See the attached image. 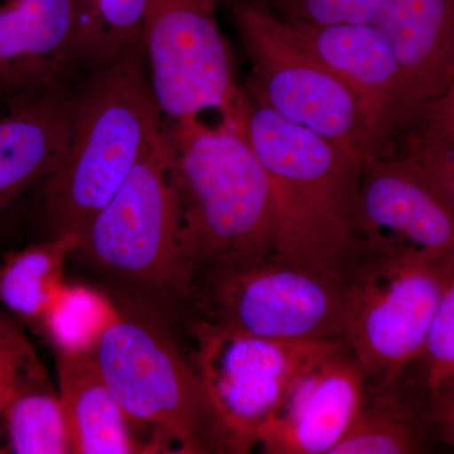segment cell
I'll return each mask as SVG.
<instances>
[{
    "label": "cell",
    "instance_id": "6da1fadb",
    "mask_svg": "<svg viewBox=\"0 0 454 454\" xmlns=\"http://www.w3.org/2000/svg\"><path fill=\"white\" fill-rule=\"evenodd\" d=\"M167 134L181 220L179 289L277 254L273 193L244 128L190 115L167 121Z\"/></svg>",
    "mask_w": 454,
    "mask_h": 454
},
{
    "label": "cell",
    "instance_id": "7a4b0ae2",
    "mask_svg": "<svg viewBox=\"0 0 454 454\" xmlns=\"http://www.w3.org/2000/svg\"><path fill=\"white\" fill-rule=\"evenodd\" d=\"M94 71L73 98L64 152L41 186L50 236L82 238L131 170L167 137L143 47Z\"/></svg>",
    "mask_w": 454,
    "mask_h": 454
},
{
    "label": "cell",
    "instance_id": "3957f363",
    "mask_svg": "<svg viewBox=\"0 0 454 454\" xmlns=\"http://www.w3.org/2000/svg\"><path fill=\"white\" fill-rule=\"evenodd\" d=\"M247 95L244 130L273 193L277 254L349 273L364 256L360 207L365 160Z\"/></svg>",
    "mask_w": 454,
    "mask_h": 454
},
{
    "label": "cell",
    "instance_id": "277c9868",
    "mask_svg": "<svg viewBox=\"0 0 454 454\" xmlns=\"http://www.w3.org/2000/svg\"><path fill=\"white\" fill-rule=\"evenodd\" d=\"M92 356L134 426L154 429L181 453L221 450L201 379L160 328L118 312Z\"/></svg>",
    "mask_w": 454,
    "mask_h": 454
},
{
    "label": "cell",
    "instance_id": "5b68a950",
    "mask_svg": "<svg viewBox=\"0 0 454 454\" xmlns=\"http://www.w3.org/2000/svg\"><path fill=\"white\" fill-rule=\"evenodd\" d=\"M453 268L454 256L366 255L351 269L343 340L367 387H394L417 363Z\"/></svg>",
    "mask_w": 454,
    "mask_h": 454
},
{
    "label": "cell",
    "instance_id": "8992f818",
    "mask_svg": "<svg viewBox=\"0 0 454 454\" xmlns=\"http://www.w3.org/2000/svg\"><path fill=\"white\" fill-rule=\"evenodd\" d=\"M232 14L252 67L244 89L253 98L349 153L380 157L356 98L283 20L250 0L236 2Z\"/></svg>",
    "mask_w": 454,
    "mask_h": 454
},
{
    "label": "cell",
    "instance_id": "52a82bcc",
    "mask_svg": "<svg viewBox=\"0 0 454 454\" xmlns=\"http://www.w3.org/2000/svg\"><path fill=\"white\" fill-rule=\"evenodd\" d=\"M212 322L286 342L343 340L349 273L273 254L203 286Z\"/></svg>",
    "mask_w": 454,
    "mask_h": 454
},
{
    "label": "cell",
    "instance_id": "ba28073f",
    "mask_svg": "<svg viewBox=\"0 0 454 454\" xmlns=\"http://www.w3.org/2000/svg\"><path fill=\"white\" fill-rule=\"evenodd\" d=\"M143 50L166 121L215 110L221 121L244 127L247 95L236 82L217 0H149Z\"/></svg>",
    "mask_w": 454,
    "mask_h": 454
},
{
    "label": "cell",
    "instance_id": "9c48e42d",
    "mask_svg": "<svg viewBox=\"0 0 454 454\" xmlns=\"http://www.w3.org/2000/svg\"><path fill=\"white\" fill-rule=\"evenodd\" d=\"M195 369L221 452L249 453L301 366L322 342L262 339L216 322L196 327Z\"/></svg>",
    "mask_w": 454,
    "mask_h": 454
},
{
    "label": "cell",
    "instance_id": "30bf717a",
    "mask_svg": "<svg viewBox=\"0 0 454 454\" xmlns=\"http://www.w3.org/2000/svg\"><path fill=\"white\" fill-rule=\"evenodd\" d=\"M79 249L131 282L181 284V220L168 134L82 232Z\"/></svg>",
    "mask_w": 454,
    "mask_h": 454
},
{
    "label": "cell",
    "instance_id": "8fae6325",
    "mask_svg": "<svg viewBox=\"0 0 454 454\" xmlns=\"http://www.w3.org/2000/svg\"><path fill=\"white\" fill-rule=\"evenodd\" d=\"M360 214L364 256H454V212L404 154L365 158Z\"/></svg>",
    "mask_w": 454,
    "mask_h": 454
},
{
    "label": "cell",
    "instance_id": "7c38bea8",
    "mask_svg": "<svg viewBox=\"0 0 454 454\" xmlns=\"http://www.w3.org/2000/svg\"><path fill=\"white\" fill-rule=\"evenodd\" d=\"M366 390L365 372L346 340H325L293 379L258 446L269 454H331Z\"/></svg>",
    "mask_w": 454,
    "mask_h": 454
},
{
    "label": "cell",
    "instance_id": "4fadbf2b",
    "mask_svg": "<svg viewBox=\"0 0 454 454\" xmlns=\"http://www.w3.org/2000/svg\"><path fill=\"white\" fill-rule=\"evenodd\" d=\"M284 23L307 50L348 86L356 98L380 157L394 155L391 139L402 125V80L395 53L387 35L372 23Z\"/></svg>",
    "mask_w": 454,
    "mask_h": 454
},
{
    "label": "cell",
    "instance_id": "5bb4252c",
    "mask_svg": "<svg viewBox=\"0 0 454 454\" xmlns=\"http://www.w3.org/2000/svg\"><path fill=\"white\" fill-rule=\"evenodd\" d=\"M372 25L395 53L405 130L454 83V0H382Z\"/></svg>",
    "mask_w": 454,
    "mask_h": 454
},
{
    "label": "cell",
    "instance_id": "9a60e30c",
    "mask_svg": "<svg viewBox=\"0 0 454 454\" xmlns=\"http://www.w3.org/2000/svg\"><path fill=\"white\" fill-rule=\"evenodd\" d=\"M74 64V0H0V91L13 101L55 91Z\"/></svg>",
    "mask_w": 454,
    "mask_h": 454
},
{
    "label": "cell",
    "instance_id": "2e32d148",
    "mask_svg": "<svg viewBox=\"0 0 454 454\" xmlns=\"http://www.w3.org/2000/svg\"><path fill=\"white\" fill-rule=\"evenodd\" d=\"M73 98L59 90L13 101L0 116V212L41 187L64 152Z\"/></svg>",
    "mask_w": 454,
    "mask_h": 454
},
{
    "label": "cell",
    "instance_id": "e0dca14e",
    "mask_svg": "<svg viewBox=\"0 0 454 454\" xmlns=\"http://www.w3.org/2000/svg\"><path fill=\"white\" fill-rule=\"evenodd\" d=\"M59 395L73 454L151 453L101 375L92 354L56 352Z\"/></svg>",
    "mask_w": 454,
    "mask_h": 454
},
{
    "label": "cell",
    "instance_id": "ac0fdd59",
    "mask_svg": "<svg viewBox=\"0 0 454 454\" xmlns=\"http://www.w3.org/2000/svg\"><path fill=\"white\" fill-rule=\"evenodd\" d=\"M402 380L387 389L367 387L360 411L331 454L426 452L433 438L426 404L408 402Z\"/></svg>",
    "mask_w": 454,
    "mask_h": 454
},
{
    "label": "cell",
    "instance_id": "d6986e66",
    "mask_svg": "<svg viewBox=\"0 0 454 454\" xmlns=\"http://www.w3.org/2000/svg\"><path fill=\"white\" fill-rule=\"evenodd\" d=\"M80 240L77 234L53 235L11 254L0 265V304L20 318L41 325L64 284L66 260L79 250Z\"/></svg>",
    "mask_w": 454,
    "mask_h": 454
},
{
    "label": "cell",
    "instance_id": "ffe728a7",
    "mask_svg": "<svg viewBox=\"0 0 454 454\" xmlns=\"http://www.w3.org/2000/svg\"><path fill=\"white\" fill-rule=\"evenodd\" d=\"M79 64L98 70L143 47L149 0H74Z\"/></svg>",
    "mask_w": 454,
    "mask_h": 454
},
{
    "label": "cell",
    "instance_id": "44dd1931",
    "mask_svg": "<svg viewBox=\"0 0 454 454\" xmlns=\"http://www.w3.org/2000/svg\"><path fill=\"white\" fill-rule=\"evenodd\" d=\"M5 418L8 450L16 454H73L59 391L41 372L13 397Z\"/></svg>",
    "mask_w": 454,
    "mask_h": 454
},
{
    "label": "cell",
    "instance_id": "7402d4cb",
    "mask_svg": "<svg viewBox=\"0 0 454 454\" xmlns=\"http://www.w3.org/2000/svg\"><path fill=\"white\" fill-rule=\"evenodd\" d=\"M116 313L118 310L97 293L62 284L41 325L56 352L92 354Z\"/></svg>",
    "mask_w": 454,
    "mask_h": 454
},
{
    "label": "cell",
    "instance_id": "603a6c76",
    "mask_svg": "<svg viewBox=\"0 0 454 454\" xmlns=\"http://www.w3.org/2000/svg\"><path fill=\"white\" fill-rule=\"evenodd\" d=\"M283 22L307 25L372 23L382 0H250Z\"/></svg>",
    "mask_w": 454,
    "mask_h": 454
},
{
    "label": "cell",
    "instance_id": "cb8c5ba5",
    "mask_svg": "<svg viewBox=\"0 0 454 454\" xmlns=\"http://www.w3.org/2000/svg\"><path fill=\"white\" fill-rule=\"evenodd\" d=\"M417 363L422 366L426 393H432L454 379V268Z\"/></svg>",
    "mask_w": 454,
    "mask_h": 454
},
{
    "label": "cell",
    "instance_id": "d4e9b609",
    "mask_svg": "<svg viewBox=\"0 0 454 454\" xmlns=\"http://www.w3.org/2000/svg\"><path fill=\"white\" fill-rule=\"evenodd\" d=\"M43 372L26 334L0 312V415L20 390Z\"/></svg>",
    "mask_w": 454,
    "mask_h": 454
},
{
    "label": "cell",
    "instance_id": "484cf974",
    "mask_svg": "<svg viewBox=\"0 0 454 454\" xmlns=\"http://www.w3.org/2000/svg\"><path fill=\"white\" fill-rule=\"evenodd\" d=\"M404 155L424 173L448 207L454 212V140L423 128H411Z\"/></svg>",
    "mask_w": 454,
    "mask_h": 454
},
{
    "label": "cell",
    "instance_id": "4316f807",
    "mask_svg": "<svg viewBox=\"0 0 454 454\" xmlns=\"http://www.w3.org/2000/svg\"><path fill=\"white\" fill-rule=\"evenodd\" d=\"M424 404L433 437L454 447V379L439 389L426 393Z\"/></svg>",
    "mask_w": 454,
    "mask_h": 454
},
{
    "label": "cell",
    "instance_id": "83f0119b",
    "mask_svg": "<svg viewBox=\"0 0 454 454\" xmlns=\"http://www.w3.org/2000/svg\"><path fill=\"white\" fill-rule=\"evenodd\" d=\"M423 128L444 138L454 140V103L433 104L408 128Z\"/></svg>",
    "mask_w": 454,
    "mask_h": 454
},
{
    "label": "cell",
    "instance_id": "f1b7e54d",
    "mask_svg": "<svg viewBox=\"0 0 454 454\" xmlns=\"http://www.w3.org/2000/svg\"><path fill=\"white\" fill-rule=\"evenodd\" d=\"M439 101H442V103H454V83L450 86V90H448L446 95H444V97Z\"/></svg>",
    "mask_w": 454,
    "mask_h": 454
},
{
    "label": "cell",
    "instance_id": "f546056e",
    "mask_svg": "<svg viewBox=\"0 0 454 454\" xmlns=\"http://www.w3.org/2000/svg\"><path fill=\"white\" fill-rule=\"evenodd\" d=\"M0 453H8L7 448L0 446Z\"/></svg>",
    "mask_w": 454,
    "mask_h": 454
}]
</instances>
